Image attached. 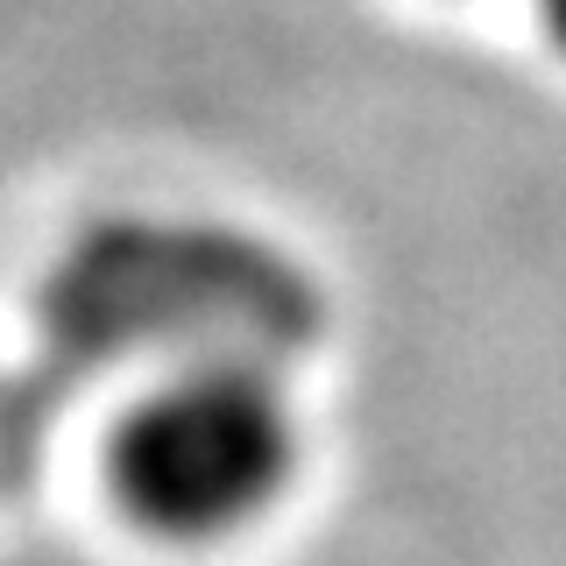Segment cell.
Segmentation results:
<instances>
[{
	"mask_svg": "<svg viewBox=\"0 0 566 566\" xmlns=\"http://www.w3.org/2000/svg\"><path fill=\"white\" fill-rule=\"evenodd\" d=\"M297 474L291 397L241 361H199L135 403L114 432V495L135 524L212 545L262 524Z\"/></svg>",
	"mask_w": 566,
	"mask_h": 566,
	"instance_id": "6da1fadb",
	"label": "cell"
},
{
	"mask_svg": "<svg viewBox=\"0 0 566 566\" xmlns=\"http://www.w3.org/2000/svg\"><path fill=\"white\" fill-rule=\"evenodd\" d=\"M553 22H559V35H566V0H553Z\"/></svg>",
	"mask_w": 566,
	"mask_h": 566,
	"instance_id": "7a4b0ae2",
	"label": "cell"
}]
</instances>
